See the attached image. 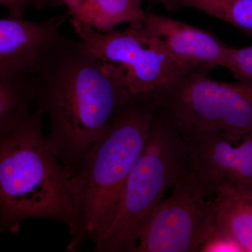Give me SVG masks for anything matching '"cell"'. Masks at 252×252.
Returning <instances> with one entry per match:
<instances>
[{
    "instance_id": "cell-1",
    "label": "cell",
    "mask_w": 252,
    "mask_h": 252,
    "mask_svg": "<svg viewBox=\"0 0 252 252\" xmlns=\"http://www.w3.org/2000/svg\"><path fill=\"white\" fill-rule=\"evenodd\" d=\"M130 94L79 38L61 34L41 55L33 102L47 116L48 145L71 177Z\"/></svg>"
},
{
    "instance_id": "cell-2",
    "label": "cell",
    "mask_w": 252,
    "mask_h": 252,
    "mask_svg": "<svg viewBox=\"0 0 252 252\" xmlns=\"http://www.w3.org/2000/svg\"><path fill=\"white\" fill-rule=\"evenodd\" d=\"M42 116L26 107L0 122V233L45 219L67 225L69 245L79 233L74 183L48 145Z\"/></svg>"
},
{
    "instance_id": "cell-3",
    "label": "cell",
    "mask_w": 252,
    "mask_h": 252,
    "mask_svg": "<svg viewBox=\"0 0 252 252\" xmlns=\"http://www.w3.org/2000/svg\"><path fill=\"white\" fill-rule=\"evenodd\" d=\"M157 104L154 94H129L72 177L79 233L67 245V252H79L87 240L95 244L110 227L126 182L148 138Z\"/></svg>"
},
{
    "instance_id": "cell-4",
    "label": "cell",
    "mask_w": 252,
    "mask_h": 252,
    "mask_svg": "<svg viewBox=\"0 0 252 252\" xmlns=\"http://www.w3.org/2000/svg\"><path fill=\"white\" fill-rule=\"evenodd\" d=\"M189 169L188 147L177 123L157 102L148 138L126 182L117 215L94 252H135L152 212Z\"/></svg>"
},
{
    "instance_id": "cell-5",
    "label": "cell",
    "mask_w": 252,
    "mask_h": 252,
    "mask_svg": "<svg viewBox=\"0 0 252 252\" xmlns=\"http://www.w3.org/2000/svg\"><path fill=\"white\" fill-rule=\"evenodd\" d=\"M154 94L178 127L220 134L229 140L252 133V83L220 82L207 73L184 69Z\"/></svg>"
},
{
    "instance_id": "cell-6",
    "label": "cell",
    "mask_w": 252,
    "mask_h": 252,
    "mask_svg": "<svg viewBox=\"0 0 252 252\" xmlns=\"http://www.w3.org/2000/svg\"><path fill=\"white\" fill-rule=\"evenodd\" d=\"M70 23L106 72L122 81L131 94H157L182 70L142 22L109 32L94 31L72 18Z\"/></svg>"
},
{
    "instance_id": "cell-7",
    "label": "cell",
    "mask_w": 252,
    "mask_h": 252,
    "mask_svg": "<svg viewBox=\"0 0 252 252\" xmlns=\"http://www.w3.org/2000/svg\"><path fill=\"white\" fill-rule=\"evenodd\" d=\"M205 199L189 167L152 212L134 252H198L216 224V204Z\"/></svg>"
},
{
    "instance_id": "cell-8",
    "label": "cell",
    "mask_w": 252,
    "mask_h": 252,
    "mask_svg": "<svg viewBox=\"0 0 252 252\" xmlns=\"http://www.w3.org/2000/svg\"><path fill=\"white\" fill-rule=\"evenodd\" d=\"M178 127L203 196L252 201V133L234 147L220 134Z\"/></svg>"
},
{
    "instance_id": "cell-9",
    "label": "cell",
    "mask_w": 252,
    "mask_h": 252,
    "mask_svg": "<svg viewBox=\"0 0 252 252\" xmlns=\"http://www.w3.org/2000/svg\"><path fill=\"white\" fill-rule=\"evenodd\" d=\"M142 26L157 36L181 69L207 73L223 67L229 46L210 32L171 18L147 13Z\"/></svg>"
},
{
    "instance_id": "cell-10",
    "label": "cell",
    "mask_w": 252,
    "mask_h": 252,
    "mask_svg": "<svg viewBox=\"0 0 252 252\" xmlns=\"http://www.w3.org/2000/svg\"><path fill=\"white\" fill-rule=\"evenodd\" d=\"M68 17L66 14L41 22L0 18V74L34 69L41 55L61 35Z\"/></svg>"
},
{
    "instance_id": "cell-11",
    "label": "cell",
    "mask_w": 252,
    "mask_h": 252,
    "mask_svg": "<svg viewBox=\"0 0 252 252\" xmlns=\"http://www.w3.org/2000/svg\"><path fill=\"white\" fill-rule=\"evenodd\" d=\"M144 0H59L68 16L94 31L109 32L122 23L143 21Z\"/></svg>"
},
{
    "instance_id": "cell-12",
    "label": "cell",
    "mask_w": 252,
    "mask_h": 252,
    "mask_svg": "<svg viewBox=\"0 0 252 252\" xmlns=\"http://www.w3.org/2000/svg\"><path fill=\"white\" fill-rule=\"evenodd\" d=\"M216 225L231 235L245 252H252V201L241 199H214Z\"/></svg>"
},
{
    "instance_id": "cell-13",
    "label": "cell",
    "mask_w": 252,
    "mask_h": 252,
    "mask_svg": "<svg viewBox=\"0 0 252 252\" xmlns=\"http://www.w3.org/2000/svg\"><path fill=\"white\" fill-rule=\"evenodd\" d=\"M35 68L0 74V122L34 101Z\"/></svg>"
},
{
    "instance_id": "cell-14",
    "label": "cell",
    "mask_w": 252,
    "mask_h": 252,
    "mask_svg": "<svg viewBox=\"0 0 252 252\" xmlns=\"http://www.w3.org/2000/svg\"><path fill=\"white\" fill-rule=\"evenodd\" d=\"M181 5L198 9L252 33V0H182Z\"/></svg>"
},
{
    "instance_id": "cell-15",
    "label": "cell",
    "mask_w": 252,
    "mask_h": 252,
    "mask_svg": "<svg viewBox=\"0 0 252 252\" xmlns=\"http://www.w3.org/2000/svg\"><path fill=\"white\" fill-rule=\"evenodd\" d=\"M223 67L238 81L252 83V46L241 49L229 46Z\"/></svg>"
},
{
    "instance_id": "cell-16",
    "label": "cell",
    "mask_w": 252,
    "mask_h": 252,
    "mask_svg": "<svg viewBox=\"0 0 252 252\" xmlns=\"http://www.w3.org/2000/svg\"><path fill=\"white\" fill-rule=\"evenodd\" d=\"M198 252H245L243 247L231 235L219 228L216 224L210 236L200 245Z\"/></svg>"
},
{
    "instance_id": "cell-17",
    "label": "cell",
    "mask_w": 252,
    "mask_h": 252,
    "mask_svg": "<svg viewBox=\"0 0 252 252\" xmlns=\"http://www.w3.org/2000/svg\"><path fill=\"white\" fill-rule=\"evenodd\" d=\"M47 4L46 0H0V6H4L11 17L22 18L25 11L29 6L44 7Z\"/></svg>"
},
{
    "instance_id": "cell-18",
    "label": "cell",
    "mask_w": 252,
    "mask_h": 252,
    "mask_svg": "<svg viewBox=\"0 0 252 252\" xmlns=\"http://www.w3.org/2000/svg\"><path fill=\"white\" fill-rule=\"evenodd\" d=\"M149 1L161 4L169 11H177L180 6H182L181 5L182 0H149Z\"/></svg>"
},
{
    "instance_id": "cell-19",
    "label": "cell",
    "mask_w": 252,
    "mask_h": 252,
    "mask_svg": "<svg viewBox=\"0 0 252 252\" xmlns=\"http://www.w3.org/2000/svg\"><path fill=\"white\" fill-rule=\"evenodd\" d=\"M46 3H48V2H49V0H46Z\"/></svg>"
}]
</instances>
